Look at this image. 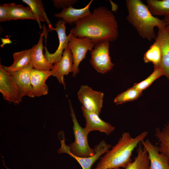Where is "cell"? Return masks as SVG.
Instances as JSON below:
<instances>
[{"label": "cell", "mask_w": 169, "mask_h": 169, "mask_svg": "<svg viewBox=\"0 0 169 169\" xmlns=\"http://www.w3.org/2000/svg\"><path fill=\"white\" fill-rule=\"evenodd\" d=\"M65 23L62 20L58 21L55 24L56 28L51 27L49 28L51 31L55 30L57 33L59 40V44L56 51L53 53H50L48 51L45 46L44 48L45 50V56L47 60L51 64H55L61 59L64 51L67 46L70 39V34L66 35Z\"/></svg>", "instance_id": "10"}, {"label": "cell", "mask_w": 169, "mask_h": 169, "mask_svg": "<svg viewBox=\"0 0 169 169\" xmlns=\"http://www.w3.org/2000/svg\"><path fill=\"white\" fill-rule=\"evenodd\" d=\"M64 136L59 138L61 143V147L58 151L59 153H66L74 158L80 164L82 169H91L94 163L99 158L100 156L108 151L111 147L110 144L106 143L103 141L94 148L95 154L92 156L82 158L76 156L72 154L69 151V146L65 143Z\"/></svg>", "instance_id": "9"}, {"label": "cell", "mask_w": 169, "mask_h": 169, "mask_svg": "<svg viewBox=\"0 0 169 169\" xmlns=\"http://www.w3.org/2000/svg\"><path fill=\"white\" fill-rule=\"evenodd\" d=\"M142 94V91L132 87L118 95L114 99V102L116 105L121 104L137 99Z\"/></svg>", "instance_id": "26"}, {"label": "cell", "mask_w": 169, "mask_h": 169, "mask_svg": "<svg viewBox=\"0 0 169 169\" xmlns=\"http://www.w3.org/2000/svg\"><path fill=\"white\" fill-rule=\"evenodd\" d=\"M81 109L86 121L85 126L84 129L88 135L91 131H97L109 135L115 130L114 126L102 120L99 115L88 110L82 106Z\"/></svg>", "instance_id": "12"}, {"label": "cell", "mask_w": 169, "mask_h": 169, "mask_svg": "<svg viewBox=\"0 0 169 169\" xmlns=\"http://www.w3.org/2000/svg\"><path fill=\"white\" fill-rule=\"evenodd\" d=\"M0 92L3 99L9 102L19 104L23 97L20 91L8 72L0 64Z\"/></svg>", "instance_id": "8"}, {"label": "cell", "mask_w": 169, "mask_h": 169, "mask_svg": "<svg viewBox=\"0 0 169 169\" xmlns=\"http://www.w3.org/2000/svg\"><path fill=\"white\" fill-rule=\"evenodd\" d=\"M54 73L50 70H40L34 69L30 73L31 82L33 93L37 97L45 95L48 92L49 87L45 83L47 79Z\"/></svg>", "instance_id": "16"}, {"label": "cell", "mask_w": 169, "mask_h": 169, "mask_svg": "<svg viewBox=\"0 0 169 169\" xmlns=\"http://www.w3.org/2000/svg\"><path fill=\"white\" fill-rule=\"evenodd\" d=\"M33 69L30 63L21 69L8 72L19 89L23 97L25 96L30 98L35 96L31 82L30 73Z\"/></svg>", "instance_id": "11"}, {"label": "cell", "mask_w": 169, "mask_h": 169, "mask_svg": "<svg viewBox=\"0 0 169 169\" xmlns=\"http://www.w3.org/2000/svg\"><path fill=\"white\" fill-rule=\"evenodd\" d=\"M75 0H53L54 7L58 8L63 9L68 7L77 3Z\"/></svg>", "instance_id": "29"}, {"label": "cell", "mask_w": 169, "mask_h": 169, "mask_svg": "<svg viewBox=\"0 0 169 169\" xmlns=\"http://www.w3.org/2000/svg\"><path fill=\"white\" fill-rule=\"evenodd\" d=\"M161 52L159 44L155 42L150 47L144 55L146 63L151 62L154 67H160L161 61Z\"/></svg>", "instance_id": "25"}, {"label": "cell", "mask_w": 169, "mask_h": 169, "mask_svg": "<svg viewBox=\"0 0 169 169\" xmlns=\"http://www.w3.org/2000/svg\"><path fill=\"white\" fill-rule=\"evenodd\" d=\"M147 135V132L144 131L133 138L129 133L124 132L117 143L100 158L99 161L94 169H114L120 167L125 169L132 162L133 151L145 140Z\"/></svg>", "instance_id": "2"}, {"label": "cell", "mask_w": 169, "mask_h": 169, "mask_svg": "<svg viewBox=\"0 0 169 169\" xmlns=\"http://www.w3.org/2000/svg\"><path fill=\"white\" fill-rule=\"evenodd\" d=\"M70 39L68 46L70 49L74 61L73 76L75 77L79 72V68L80 62L85 58L88 51H92L95 46L90 38L84 37L78 38L74 36L70 31Z\"/></svg>", "instance_id": "5"}, {"label": "cell", "mask_w": 169, "mask_h": 169, "mask_svg": "<svg viewBox=\"0 0 169 169\" xmlns=\"http://www.w3.org/2000/svg\"><path fill=\"white\" fill-rule=\"evenodd\" d=\"M33 47L16 52L13 54V61L10 66H2L7 71H14L21 69L31 63V59Z\"/></svg>", "instance_id": "19"}, {"label": "cell", "mask_w": 169, "mask_h": 169, "mask_svg": "<svg viewBox=\"0 0 169 169\" xmlns=\"http://www.w3.org/2000/svg\"><path fill=\"white\" fill-rule=\"evenodd\" d=\"M140 143L137 148V154L134 161L125 169H150L147 153ZM114 169H120L116 168Z\"/></svg>", "instance_id": "22"}, {"label": "cell", "mask_w": 169, "mask_h": 169, "mask_svg": "<svg viewBox=\"0 0 169 169\" xmlns=\"http://www.w3.org/2000/svg\"><path fill=\"white\" fill-rule=\"evenodd\" d=\"M92 1L93 0L90 1L86 6L81 8H75L72 6L63 8L60 12L56 13L55 17L61 18L66 23H69L71 25L91 13L90 7Z\"/></svg>", "instance_id": "18"}, {"label": "cell", "mask_w": 169, "mask_h": 169, "mask_svg": "<svg viewBox=\"0 0 169 169\" xmlns=\"http://www.w3.org/2000/svg\"><path fill=\"white\" fill-rule=\"evenodd\" d=\"M70 115L73 123V130L74 141L69 146L70 152L74 155L82 158L88 157L95 154L94 149L91 148L88 144V135L84 128L80 126L76 117L70 101H69Z\"/></svg>", "instance_id": "4"}, {"label": "cell", "mask_w": 169, "mask_h": 169, "mask_svg": "<svg viewBox=\"0 0 169 169\" xmlns=\"http://www.w3.org/2000/svg\"><path fill=\"white\" fill-rule=\"evenodd\" d=\"M9 4H1L0 5V22L9 21Z\"/></svg>", "instance_id": "28"}, {"label": "cell", "mask_w": 169, "mask_h": 169, "mask_svg": "<svg viewBox=\"0 0 169 169\" xmlns=\"http://www.w3.org/2000/svg\"><path fill=\"white\" fill-rule=\"evenodd\" d=\"M31 9L37 19L39 28H42L41 22H46L49 28L52 27L45 11L44 5L41 0H22Z\"/></svg>", "instance_id": "23"}, {"label": "cell", "mask_w": 169, "mask_h": 169, "mask_svg": "<svg viewBox=\"0 0 169 169\" xmlns=\"http://www.w3.org/2000/svg\"><path fill=\"white\" fill-rule=\"evenodd\" d=\"M153 72L146 79L139 83H135L133 86L136 89L142 91L148 88L156 79L164 75V73L160 67H154Z\"/></svg>", "instance_id": "27"}, {"label": "cell", "mask_w": 169, "mask_h": 169, "mask_svg": "<svg viewBox=\"0 0 169 169\" xmlns=\"http://www.w3.org/2000/svg\"><path fill=\"white\" fill-rule=\"evenodd\" d=\"M70 31L78 38L88 37L95 45L112 42L118 37L117 21L113 13L106 8L99 7L86 17L74 23Z\"/></svg>", "instance_id": "1"}, {"label": "cell", "mask_w": 169, "mask_h": 169, "mask_svg": "<svg viewBox=\"0 0 169 169\" xmlns=\"http://www.w3.org/2000/svg\"><path fill=\"white\" fill-rule=\"evenodd\" d=\"M9 21L12 20L31 19L36 20V18L31 8L14 3H9Z\"/></svg>", "instance_id": "20"}, {"label": "cell", "mask_w": 169, "mask_h": 169, "mask_svg": "<svg viewBox=\"0 0 169 169\" xmlns=\"http://www.w3.org/2000/svg\"><path fill=\"white\" fill-rule=\"evenodd\" d=\"M155 40L159 44L161 50V57L160 67L169 80V32L166 27L158 29Z\"/></svg>", "instance_id": "15"}, {"label": "cell", "mask_w": 169, "mask_h": 169, "mask_svg": "<svg viewBox=\"0 0 169 169\" xmlns=\"http://www.w3.org/2000/svg\"><path fill=\"white\" fill-rule=\"evenodd\" d=\"M82 106L86 110L99 115L102 107L104 94L95 91L87 85H82L77 93Z\"/></svg>", "instance_id": "7"}, {"label": "cell", "mask_w": 169, "mask_h": 169, "mask_svg": "<svg viewBox=\"0 0 169 169\" xmlns=\"http://www.w3.org/2000/svg\"><path fill=\"white\" fill-rule=\"evenodd\" d=\"M73 58L71 50L67 46L64 49L61 59L53 65L52 76L55 77L58 82L65 87L64 77L73 71Z\"/></svg>", "instance_id": "13"}, {"label": "cell", "mask_w": 169, "mask_h": 169, "mask_svg": "<svg viewBox=\"0 0 169 169\" xmlns=\"http://www.w3.org/2000/svg\"><path fill=\"white\" fill-rule=\"evenodd\" d=\"M163 20L166 24V28L169 32V16H164Z\"/></svg>", "instance_id": "31"}, {"label": "cell", "mask_w": 169, "mask_h": 169, "mask_svg": "<svg viewBox=\"0 0 169 169\" xmlns=\"http://www.w3.org/2000/svg\"><path fill=\"white\" fill-rule=\"evenodd\" d=\"M109 43L103 42L96 45L91 52L90 62L98 73L104 74L114 66L109 54Z\"/></svg>", "instance_id": "6"}, {"label": "cell", "mask_w": 169, "mask_h": 169, "mask_svg": "<svg viewBox=\"0 0 169 169\" xmlns=\"http://www.w3.org/2000/svg\"><path fill=\"white\" fill-rule=\"evenodd\" d=\"M126 6L128 13L126 19L142 38L151 41L156 37L154 28L166 27L163 20L154 16L147 5L140 0H126Z\"/></svg>", "instance_id": "3"}, {"label": "cell", "mask_w": 169, "mask_h": 169, "mask_svg": "<svg viewBox=\"0 0 169 169\" xmlns=\"http://www.w3.org/2000/svg\"><path fill=\"white\" fill-rule=\"evenodd\" d=\"M155 135L159 143V151L166 157L169 164V116L167 122L162 128H156Z\"/></svg>", "instance_id": "21"}, {"label": "cell", "mask_w": 169, "mask_h": 169, "mask_svg": "<svg viewBox=\"0 0 169 169\" xmlns=\"http://www.w3.org/2000/svg\"><path fill=\"white\" fill-rule=\"evenodd\" d=\"M141 143L147 151L150 169H169V164L166 157L160 152L158 146L153 144L148 139Z\"/></svg>", "instance_id": "14"}, {"label": "cell", "mask_w": 169, "mask_h": 169, "mask_svg": "<svg viewBox=\"0 0 169 169\" xmlns=\"http://www.w3.org/2000/svg\"><path fill=\"white\" fill-rule=\"evenodd\" d=\"M146 2L153 16H169V0H147Z\"/></svg>", "instance_id": "24"}, {"label": "cell", "mask_w": 169, "mask_h": 169, "mask_svg": "<svg viewBox=\"0 0 169 169\" xmlns=\"http://www.w3.org/2000/svg\"><path fill=\"white\" fill-rule=\"evenodd\" d=\"M44 34V30L40 35L38 43L33 47L31 63L34 69L40 70H50L52 69L53 65L47 60L43 53Z\"/></svg>", "instance_id": "17"}, {"label": "cell", "mask_w": 169, "mask_h": 169, "mask_svg": "<svg viewBox=\"0 0 169 169\" xmlns=\"http://www.w3.org/2000/svg\"><path fill=\"white\" fill-rule=\"evenodd\" d=\"M1 39L2 44L0 45V47L3 48V46L7 44H9L12 43V41L9 39L8 37L6 38H1Z\"/></svg>", "instance_id": "30"}]
</instances>
